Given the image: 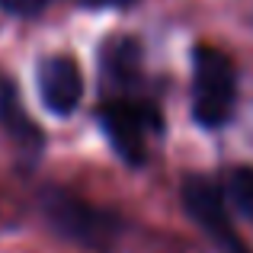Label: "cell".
Returning a JSON list of instances; mask_svg holds the SVG:
<instances>
[{
    "label": "cell",
    "mask_w": 253,
    "mask_h": 253,
    "mask_svg": "<svg viewBox=\"0 0 253 253\" xmlns=\"http://www.w3.org/2000/svg\"><path fill=\"white\" fill-rule=\"evenodd\" d=\"M42 211L48 215L51 228L58 234L81 244L86 250H109L116 244L119 231H122V224H119V218L112 211L93 209V205H86L81 196H74L68 189H45Z\"/></svg>",
    "instance_id": "1"
},
{
    "label": "cell",
    "mask_w": 253,
    "mask_h": 253,
    "mask_svg": "<svg viewBox=\"0 0 253 253\" xmlns=\"http://www.w3.org/2000/svg\"><path fill=\"white\" fill-rule=\"evenodd\" d=\"M234 93L237 77L234 64L218 48H199L196 51V90H192V112L205 128H218L234 112Z\"/></svg>",
    "instance_id": "2"
},
{
    "label": "cell",
    "mask_w": 253,
    "mask_h": 253,
    "mask_svg": "<svg viewBox=\"0 0 253 253\" xmlns=\"http://www.w3.org/2000/svg\"><path fill=\"white\" fill-rule=\"evenodd\" d=\"M183 202H186V211L199 221V228L221 244V250L241 247L234 228H231L228 209H224V192L215 183H209L205 176H189L183 183Z\"/></svg>",
    "instance_id": "3"
},
{
    "label": "cell",
    "mask_w": 253,
    "mask_h": 253,
    "mask_svg": "<svg viewBox=\"0 0 253 253\" xmlns=\"http://www.w3.org/2000/svg\"><path fill=\"white\" fill-rule=\"evenodd\" d=\"M39 96L55 116H71L84 99L81 64L68 55H51L39 64Z\"/></svg>",
    "instance_id": "4"
},
{
    "label": "cell",
    "mask_w": 253,
    "mask_h": 253,
    "mask_svg": "<svg viewBox=\"0 0 253 253\" xmlns=\"http://www.w3.org/2000/svg\"><path fill=\"white\" fill-rule=\"evenodd\" d=\"M99 119H103V131L109 135L112 148L119 151V157L138 164L144 151V128L148 122L157 125V116L144 106L125 103V99H112L99 109Z\"/></svg>",
    "instance_id": "5"
},
{
    "label": "cell",
    "mask_w": 253,
    "mask_h": 253,
    "mask_svg": "<svg viewBox=\"0 0 253 253\" xmlns=\"http://www.w3.org/2000/svg\"><path fill=\"white\" fill-rule=\"evenodd\" d=\"M106 77L119 86H128L138 77V42L119 39L106 48Z\"/></svg>",
    "instance_id": "6"
},
{
    "label": "cell",
    "mask_w": 253,
    "mask_h": 253,
    "mask_svg": "<svg viewBox=\"0 0 253 253\" xmlns=\"http://www.w3.org/2000/svg\"><path fill=\"white\" fill-rule=\"evenodd\" d=\"M228 199L244 218L253 221V167H234L228 176Z\"/></svg>",
    "instance_id": "7"
},
{
    "label": "cell",
    "mask_w": 253,
    "mask_h": 253,
    "mask_svg": "<svg viewBox=\"0 0 253 253\" xmlns=\"http://www.w3.org/2000/svg\"><path fill=\"white\" fill-rule=\"evenodd\" d=\"M55 3V0H0V10L10 13V16H39L42 10H48V6Z\"/></svg>",
    "instance_id": "8"
},
{
    "label": "cell",
    "mask_w": 253,
    "mask_h": 253,
    "mask_svg": "<svg viewBox=\"0 0 253 253\" xmlns=\"http://www.w3.org/2000/svg\"><path fill=\"white\" fill-rule=\"evenodd\" d=\"M77 3L90 6V10H119V6H131L138 0H77Z\"/></svg>",
    "instance_id": "9"
},
{
    "label": "cell",
    "mask_w": 253,
    "mask_h": 253,
    "mask_svg": "<svg viewBox=\"0 0 253 253\" xmlns=\"http://www.w3.org/2000/svg\"><path fill=\"white\" fill-rule=\"evenodd\" d=\"M224 253H250V250H247V247L241 244V247H234V250H224Z\"/></svg>",
    "instance_id": "10"
},
{
    "label": "cell",
    "mask_w": 253,
    "mask_h": 253,
    "mask_svg": "<svg viewBox=\"0 0 253 253\" xmlns=\"http://www.w3.org/2000/svg\"><path fill=\"white\" fill-rule=\"evenodd\" d=\"M6 90H10V86H6L3 81H0V96H3V93H6Z\"/></svg>",
    "instance_id": "11"
}]
</instances>
